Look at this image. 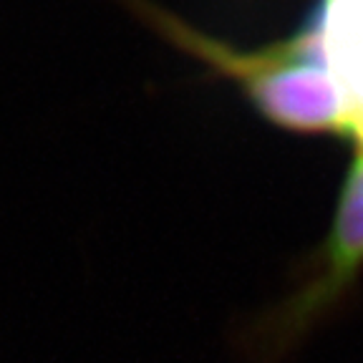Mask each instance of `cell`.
I'll use <instances>...</instances> for the list:
<instances>
[{
    "label": "cell",
    "mask_w": 363,
    "mask_h": 363,
    "mask_svg": "<svg viewBox=\"0 0 363 363\" xmlns=\"http://www.w3.org/2000/svg\"><path fill=\"white\" fill-rule=\"evenodd\" d=\"M131 6L154 23L159 33L210 63L220 76L238 81L250 104L270 124L298 134L343 136L340 94L301 33L260 51H238L189 28L179 18L154 8L149 0H131Z\"/></svg>",
    "instance_id": "6da1fadb"
},
{
    "label": "cell",
    "mask_w": 363,
    "mask_h": 363,
    "mask_svg": "<svg viewBox=\"0 0 363 363\" xmlns=\"http://www.w3.org/2000/svg\"><path fill=\"white\" fill-rule=\"evenodd\" d=\"M363 275V144H356L338 189L328 233L295 267L283 301L252 318L240 333L250 363H280L303 340L343 311Z\"/></svg>",
    "instance_id": "7a4b0ae2"
}]
</instances>
